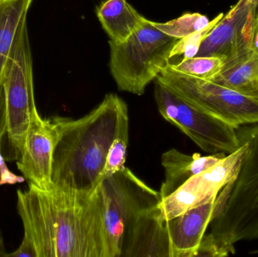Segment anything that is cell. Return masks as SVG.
Listing matches in <instances>:
<instances>
[{"mask_svg":"<svg viewBox=\"0 0 258 257\" xmlns=\"http://www.w3.org/2000/svg\"><path fill=\"white\" fill-rule=\"evenodd\" d=\"M245 1L248 2V3H251V4L254 5V6L258 7V0H245Z\"/></svg>","mask_w":258,"mask_h":257,"instance_id":"cell-25","label":"cell"},{"mask_svg":"<svg viewBox=\"0 0 258 257\" xmlns=\"http://www.w3.org/2000/svg\"><path fill=\"white\" fill-rule=\"evenodd\" d=\"M55 134L51 119H42L37 108L32 115L17 167L28 185L44 191L54 188L51 181Z\"/></svg>","mask_w":258,"mask_h":257,"instance_id":"cell-11","label":"cell"},{"mask_svg":"<svg viewBox=\"0 0 258 257\" xmlns=\"http://www.w3.org/2000/svg\"><path fill=\"white\" fill-rule=\"evenodd\" d=\"M212 81L258 100V50L252 48L224 62L222 70Z\"/></svg>","mask_w":258,"mask_h":257,"instance_id":"cell-16","label":"cell"},{"mask_svg":"<svg viewBox=\"0 0 258 257\" xmlns=\"http://www.w3.org/2000/svg\"><path fill=\"white\" fill-rule=\"evenodd\" d=\"M224 15L223 13L220 14L216 18L211 21L209 25L203 30H199L189 36L179 39L171 51V58L174 56L180 55H183V59L196 57L200 51L202 42L204 40L205 38L214 28V27L219 22L220 20L224 17Z\"/></svg>","mask_w":258,"mask_h":257,"instance_id":"cell-21","label":"cell"},{"mask_svg":"<svg viewBox=\"0 0 258 257\" xmlns=\"http://www.w3.org/2000/svg\"><path fill=\"white\" fill-rule=\"evenodd\" d=\"M129 117L126 104L123 101L119 111L116 135L109 149L101 182L125 167L129 143Z\"/></svg>","mask_w":258,"mask_h":257,"instance_id":"cell-18","label":"cell"},{"mask_svg":"<svg viewBox=\"0 0 258 257\" xmlns=\"http://www.w3.org/2000/svg\"><path fill=\"white\" fill-rule=\"evenodd\" d=\"M255 32H258V10L257 12V17H256Z\"/></svg>","mask_w":258,"mask_h":257,"instance_id":"cell-26","label":"cell"},{"mask_svg":"<svg viewBox=\"0 0 258 257\" xmlns=\"http://www.w3.org/2000/svg\"><path fill=\"white\" fill-rule=\"evenodd\" d=\"M227 154H211L203 156L200 153L187 155L176 149H171L162 155V164L165 170V180L159 194L166 198L180 188L194 175L215 165Z\"/></svg>","mask_w":258,"mask_h":257,"instance_id":"cell-14","label":"cell"},{"mask_svg":"<svg viewBox=\"0 0 258 257\" xmlns=\"http://www.w3.org/2000/svg\"><path fill=\"white\" fill-rule=\"evenodd\" d=\"M258 7L239 0L202 42L196 57L214 56L224 62L253 48Z\"/></svg>","mask_w":258,"mask_h":257,"instance_id":"cell-10","label":"cell"},{"mask_svg":"<svg viewBox=\"0 0 258 257\" xmlns=\"http://www.w3.org/2000/svg\"><path fill=\"white\" fill-rule=\"evenodd\" d=\"M236 133L246 150L227 201L202 241L209 256L234 254L236 243L258 239V122L240 126Z\"/></svg>","mask_w":258,"mask_h":257,"instance_id":"cell-3","label":"cell"},{"mask_svg":"<svg viewBox=\"0 0 258 257\" xmlns=\"http://www.w3.org/2000/svg\"><path fill=\"white\" fill-rule=\"evenodd\" d=\"M209 23L210 21L206 15L200 13H186L168 22H153V24L165 34L177 39H182L203 30L209 25Z\"/></svg>","mask_w":258,"mask_h":257,"instance_id":"cell-20","label":"cell"},{"mask_svg":"<svg viewBox=\"0 0 258 257\" xmlns=\"http://www.w3.org/2000/svg\"><path fill=\"white\" fill-rule=\"evenodd\" d=\"M156 81L208 114L235 128L258 122V100L209 80L176 72L169 65Z\"/></svg>","mask_w":258,"mask_h":257,"instance_id":"cell-7","label":"cell"},{"mask_svg":"<svg viewBox=\"0 0 258 257\" xmlns=\"http://www.w3.org/2000/svg\"><path fill=\"white\" fill-rule=\"evenodd\" d=\"M33 0H0V86L3 84L9 54Z\"/></svg>","mask_w":258,"mask_h":257,"instance_id":"cell-17","label":"cell"},{"mask_svg":"<svg viewBox=\"0 0 258 257\" xmlns=\"http://www.w3.org/2000/svg\"><path fill=\"white\" fill-rule=\"evenodd\" d=\"M179 39L165 34L146 18L125 42L109 41L110 72L119 90L144 95L147 86L169 64Z\"/></svg>","mask_w":258,"mask_h":257,"instance_id":"cell-4","label":"cell"},{"mask_svg":"<svg viewBox=\"0 0 258 257\" xmlns=\"http://www.w3.org/2000/svg\"><path fill=\"white\" fill-rule=\"evenodd\" d=\"M6 95L8 131L6 161H18L32 115L36 109L33 60L27 24L21 29L9 54L3 81Z\"/></svg>","mask_w":258,"mask_h":257,"instance_id":"cell-6","label":"cell"},{"mask_svg":"<svg viewBox=\"0 0 258 257\" xmlns=\"http://www.w3.org/2000/svg\"><path fill=\"white\" fill-rule=\"evenodd\" d=\"M132 256L171 257L166 220L159 205L141 214L125 231L120 257Z\"/></svg>","mask_w":258,"mask_h":257,"instance_id":"cell-13","label":"cell"},{"mask_svg":"<svg viewBox=\"0 0 258 257\" xmlns=\"http://www.w3.org/2000/svg\"><path fill=\"white\" fill-rule=\"evenodd\" d=\"M24 176H18L12 173L6 164V160L3 152L0 151V187L4 185H15L25 181Z\"/></svg>","mask_w":258,"mask_h":257,"instance_id":"cell-22","label":"cell"},{"mask_svg":"<svg viewBox=\"0 0 258 257\" xmlns=\"http://www.w3.org/2000/svg\"><path fill=\"white\" fill-rule=\"evenodd\" d=\"M245 150L246 146L241 145L237 150L227 154L212 167L194 175L174 193L162 199L159 207L164 219L174 218L203 203L233 182L239 173Z\"/></svg>","mask_w":258,"mask_h":257,"instance_id":"cell-9","label":"cell"},{"mask_svg":"<svg viewBox=\"0 0 258 257\" xmlns=\"http://www.w3.org/2000/svg\"><path fill=\"white\" fill-rule=\"evenodd\" d=\"M7 253L6 252L4 244H3V238H2L1 234H0V256L6 257Z\"/></svg>","mask_w":258,"mask_h":257,"instance_id":"cell-24","label":"cell"},{"mask_svg":"<svg viewBox=\"0 0 258 257\" xmlns=\"http://www.w3.org/2000/svg\"><path fill=\"white\" fill-rule=\"evenodd\" d=\"M168 65L171 69L183 75L212 81L222 70L224 60L214 56L194 57Z\"/></svg>","mask_w":258,"mask_h":257,"instance_id":"cell-19","label":"cell"},{"mask_svg":"<svg viewBox=\"0 0 258 257\" xmlns=\"http://www.w3.org/2000/svg\"><path fill=\"white\" fill-rule=\"evenodd\" d=\"M24 241L36 257H108L98 188L92 193L28 185L17 191Z\"/></svg>","mask_w":258,"mask_h":257,"instance_id":"cell-1","label":"cell"},{"mask_svg":"<svg viewBox=\"0 0 258 257\" xmlns=\"http://www.w3.org/2000/svg\"><path fill=\"white\" fill-rule=\"evenodd\" d=\"M96 14L110 41L116 44L125 42L146 20L126 0H104Z\"/></svg>","mask_w":258,"mask_h":257,"instance_id":"cell-15","label":"cell"},{"mask_svg":"<svg viewBox=\"0 0 258 257\" xmlns=\"http://www.w3.org/2000/svg\"><path fill=\"white\" fill-rule=\"evenodd\" d=\"M8 121L6 110V95L3 84L0 86V151L3 152V146L7 137Z\"/></svg>","mask_w":258,"mask_h":257,"instance_id":"cell-23","label":"cell"},{"mask_svg":"<svg viewBox=\"0 0 258 257\" xmlns=\"http://www.w3.org/2000/svg\"><path fill=\"white\" fill-rule=\"evenodd\" d=\"M218 194L214 195L206 202L183 214L166 220L171 257L197 256L206 230L217 215Z\"/></svg>","mask_w":258,"mask_h":257,"instance_id":"cell-12","label":"cell"},{"mask_svg":"<svg viewBox=\"0 0 258 257\" xmlns=\"http://www.w3.org/2000/svg\"><path fill=\"white\" fill-rule=\"evenodd\" d=\"M98 193L108 257H120L125 231L141 214L159 205L160 194L125 167L104 180Z\"/></svg>","mask_w":258,"mask_h":257,"instance_id":"cell-5","label":"cell"},{"mask_svg":"<svg viewBox=\"0 0 258 257\" xmlns=\"http://www.w3.org/2000/svg\"><path fill=\"white\" fill-rule=\"evenodd\" d=\"M155 99L162 117L209 154H230L241 145L236 128L208 114L155 80Z\"/></svg>","mask_w":258,"mask_h":257,"instance_id":"cell-8","label":"cell"},{"mask_svg":"<svg viewBox=\"0 0 258 257\" xmlns=\"http://www.w3.org/2000/svg\"><path fill=\"white\" fill-rule=\"evenodd\" d=\"M123 101L108 94L80 119L51 118L55 134L51 170L54 187L86 193L98 190Z\"/></svg>","mask_w":258,"mask_h":257,"instance_id":"cell-2","label":"cell"}]
</instances>
